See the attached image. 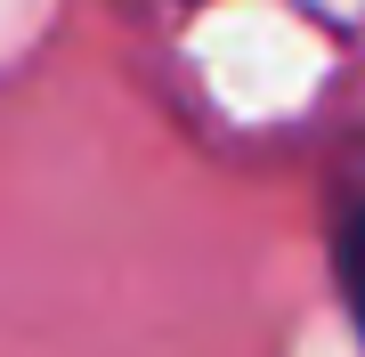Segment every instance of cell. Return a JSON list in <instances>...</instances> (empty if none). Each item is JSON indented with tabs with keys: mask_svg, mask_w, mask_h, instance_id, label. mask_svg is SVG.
I'll return each instance as SVG.
<instances>
[{
	"mask_svg": "<svg viewBox=\"0 0 365 357\" xmlns=\"http://www.w3.org/2000/svg\"><path fill=\"white\" fill-rule=\"evenodd\" d=\"M333 276H341V301H349L357 341H365V212L341 219V236H333Z\"/></svg>",
	"mask_w": 365,
	"mask_h": 357,
	"instance_id": "obj_1",
	"label": "cell"
}]
</instances>
